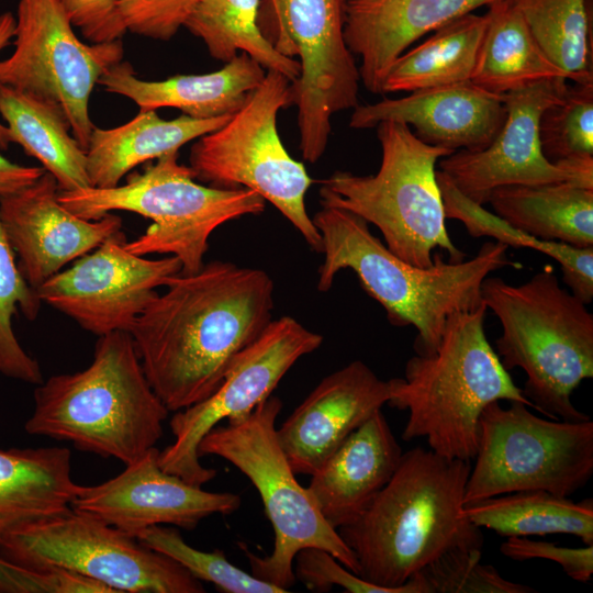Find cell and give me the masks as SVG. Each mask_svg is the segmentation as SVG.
Wrapping results in <instances>:
<instances>
[{"label":"cell","mask_w":593,"mask_h":593,"mask_svg":"<svg viewBox=\"0 0 593 593\" xmlns=\"http://www.w3.org/2000/svg\"><path fill=\"white\" fill-rule=\"evenodd\" d=\"M483 302L450 315L437 349L414 355L404 378L390 379L388 405L409 411L402 439L424 437L430 450L472 460L482 411L494 401H518L535 410L490 345Z\"/></svg>","instance_id":"5"},{"label":"cell","mask_w":593,"mask_h":593,"mask_svg":"<svg viewBox=\"0 0 593 593\" xmlns=\"http://www.w3.org/2000/svg\"><path fill=\"white\" fill-rule=\"evenodd\" d=\"M15 16L11 12L0 14V52L5 48L14 36ZM7 125L0 120V150H7L10 145Z\"/></svg>","instance_id":"45"},{"label":"cell","mask_w":593,"mask_h":593,"mask_svg":"<svg viewBox=\"0 0 593 593\" xmlns=\"http://www.w3.org/2000/svg\"><path fill=\"white\" fill-rule=\"evenodd\" d=\"M293 572L295 580L315 592H327L333 586H339L349 593H398L394 589L365 581L328 551L316 547L298 551L293 560Z\"/></svg>","instance_id":"40"},{"label":"cell","mask_w":593,"mask_h":593,"mask_svg":"<svg viewBox=\"0 0 593 593\" xmlns=\"http://www.w3.org/2000/svg\"><path fill=\"white\" fill-rule=\"evenodd\" d=\"M72 25L89 43L122 40L126 33L116 0H59Z\"/></svg>","instance_id":"42"},{"label":"cell","mask_w":593,"mask_h":593,"mask_svg":"<svg viewBox=\"0 0 593 593\" xmlns=\"http://www.w3.org/2000/svg\"><path fill=\"white\" fill-rule=\"evenodd\" d=\"M514 227L548 242L593 247V188L572 181L504 186L488 200Z\"/></svg>","instance_id":"27"},{"label":"cell","mask_w":593,"mask_h":593,"mask_svg":"<svg viewBox=\"0 0 593 593\" xmlns=\"http://www.w3.org/2000/svg\"><path fill=\"white\" fill-rule=\"evenodd\" d=\"M168 414L131 334L116 331L99 336L86 369L52 376L36 387L24 429L126 466L156 446Z\"/></svg>","instance_id":"4"},{"label":"cell","mask_w":593,"mask_h":593,"mask_svg":"<svg viewBox=\"0 0 593 593\" xmlns=\"http://www.w3.org/2000/svg\"><path fill=\"white\" fill-rule=\"evenodd\" d=\"M158 456L153 447L116 477L96 485L78 484L71 508L135 538L161 524L191 530L211 515L239 508L238 494L205 491L168 473L159 467Z\"/></svg>","instance_id":"18"},{"label":"cell","mask_w":593,"mask_h":593,"mask_svg":"<svg viewBox=\"0 0 593 593\" xmlns=\"http://www.w3.org/2000/svg\"><path fill=\"white\" fill-rule=\"evenodd\" d=\"M485 26V14L468 13L436 29L430 37L392 64L382 93L471 81Z\"/></svg>","instance_id":"31"},{"label":"cell","mask_w":593,"mask_h":593,"mask_svg":"<svg viewBox=\"0 0 593 593\" xmlns=\"http://www.w3.org/2000/svg\"><path fill=\"white\" fill-rule=\"evenodd\" d=\"M200 0H116L126 32L158 41L171 40Z\"/></svg>","instance_id":"39"},{"label":"cell","mask_w":593,"mask_h":593,"mask_svg":"<svg viewBox=\"0 0 593 593\" xmlns=\"http://www.w3.org/2000/svg\"><path fill=\"white\" fill-rule=\"evenodd\" d=\"M61 568L31 569L0 555V593H61Z\"/></svg>","instance_id":"43"},{"label":"cell","mask_w":593,"mask_h":593,"mask_svg":"<svg viewBox=\"0 0 593 593\" xmlns=\"http://www.w3.org/2000/svg\"><path fill=\"white\" fill-rule=\"evenodd\" d=\"M273 281L257 268L213 260L178 275L128 332L144 373L169 412L210 396L235 357L271 321Z\"/></svg>","instance_id":"1"},{"label":"cell","mask_w":593,"mask_h":593,"mask_svg":"<svg viewBox=\"0 0 593 593\" xmlns=\"http://www.w3.org/2000/svg\"><path fill=\"white\" fill-rule=\"evenodd\" d=\"M402 454L378 410L311 474L306 488L325 521L335 529L355 521L390 481Z\"/></svg>","instance_id":"23"},{"label":"cell","mask_w":593,"mask_h":593,"mask_svg":"<svg viewBox=\"0 0 593 593\" xmlns=\"http://www.w3.org/2000/svg\"><path fill=\"white\" fill-rule=\"evenodd\" d=\"M125 242L121 231L47 279L36 289L42 303L97 336L130 332L156 288L181 273V262L172 255L146 259L126 250Z\"/></svg>","instance_id":"16"},{"label":"cell","mask_w":593,"mask_h":593,"mask_svg":"<svg viewBox=\"0 0 593 593\" xmlns=\"http://www.w3.org/2000/svg\"><path fill=\"white\" fill-rule=\"evenodd\" d=\"M481 296L499 318L495 340L506 370H524L523 394L547 418L585 421L572 403L573 391L593 377V315L561 288L547 266L523 284L488 276Z\"/></svg>","instance_id":"6"},{"label":"cell","mask_w":593,"mask_h":593,"mask_svg":"<svg viewBox=\"0 0 593 593\" xmlns=\"http://www.w3.org/2000/svg\"><path fill=\"white\" fill-rule=\"evenodd\" d=\"M77 486L67 448L0 449V546L14 533L70 511Z\"/></svg>","instance_id":"25"},{"label":"cell","mask_w":593,"mask_h":593,"mask_svg":"<svg viewBox=\"0 0 593 593\" xmlns=\"http://www.w3.org/2000/svg\"><path fill=\"white\" fill-rule=\"evenodd\" d=\"M59 0H19L12 54L0 60V85L56 107L86 150L94 127L89 100L100 77L122 61V40L85 43Z\"/></svg>","instance_id":"13"},{"label":"cell","mask_w":593,"mask_h":593,"mask_svg":"<svg viewBox=\"0 0 593 593\" xmlns=\"http://www.w3.org/2000/svg\"><path fill=\"white\" fill-rule=\"evenodd\" d=\"M548 79L504 94L506 116L482 150H458L439 160V168L472 201L488 203L491 192L504 186H537L572 181L593 188V164H552L539 139L542 112L560 100L568 83Z\"/></svg>","instance_id":"17"},{"label":"cell","mask_w":593,"mask_h":593,"mask_svg":"<svg viewBox=\"0 0 593 593\" xmlns=\"http://www.w3.org/2000/svg\"><path fill=\"white\" fill-rule=\"evenodd\" d=\"M500 0H353L345 10L347 47L361 57L363 86L382 93L392 64L430 31Z\"/></svg>","instance_id":"22"},{"label":"cell","mask_w":593,"mask_h":593,"mask_svg":"<svg viewBox=\"0 0 593 593\" xmlns=\"http://www.w3.org/2000/svg\"><path fill=\"white\" fill-rule=\"evenodd\" d=\"M505 557L525 561L548 559L557 562L572 580L586 583L593 574V545L580 548L557 546L552 542L534 540L528 537H507L500 546Z\"/></svg>","instance_id":"41"},{"label":"cell","mask_w":593,"mask_h":593,"mask_svg":"<svg viewBox=\"0 0 593 593\" xmlns=\"http://www.w3.org/2000/svg\"><path fill=\"white\" fill-rule=\"evenodd\" d=\"M260 5L261 0H200L184 27L203 41L214 59L228 63L245 53L293 82L301 74L300 61L280 53L265 36Z\"/></svg>","instance_id":"32"},{"label":"cell","mask_w":593,"mask_h":593,"mask_svg":"<svg viewBox=\"0 0 593 593\" xmlns=\"http://www.w3.org/2000/svg\"><path fill=\"white\" fill-rule=\"evenodd\" d=\"M273 18L268 40L283 55L299 56L292 82L300 149L310 164L325 153L331 119L358 105L359 68L344 37L347 0H265Z\"/></svg>","instance_id":"14"},{"label":"cell","mask_w":593,"mask_h":593,"mask_svg":"<svg viewBox=\"0 0 593 593\" xmlns=\"http://www.w3.org/2000/svg\"><path fill=\"white\" fill-rule=\"evenodd\" d=\"M539 139L552 164L593 163V82L568 85L539 121Z\"/></svg>","instance_id":"36"},{"label":"cell","mask_w":593,"mask_h":593,"mask_svg":"<svg viewBox=\"0 0 593 593\" xmlns=\"http://www.w3.org/2000/svg\"><path fill=\"white\" fill-rule=\"evenodd\" d=\"M136 539L148 548L161 552L180 563L200 581L213 583L225 593H286L272 583L254 577L232 564L220 549L202 551L188 545L178 529L150 526Z\"/></svg>","instance_id":"37"},{"label":"cell","mask_w":593,"mask_h":593,"mask_svg":"<svg viewBox=\"0 0 593 593\" xmlns=\"http://www.w3.org/2000/svg\"><path fill=\"white\" fill-rule=\"evenodd\" d=\"M486 26L471 81L505 94L536 82L569 75L539 46L514 0L489 5Z\"/></svg>","instance_id":"28"},{"label":"cell","mask_w":593,"mask_h":593,"mask_svg":"<svg viewBox=\"0 0 593 593\" xmlns=\"http://www.w3.org/2000/svg\"><path fill=\"white\" fill-rule=\"evenodd\" d=\"M463 512L478 527L502 537L568 534L593 545V500L574 502L545 490H525L466 503Z\"/></svg>","instance_id":"30"},{"label":"cell","mask_w":593,"mask_h":593,"mask_svg":"<svg viewBox=\"0 0 593 593\" xmlns=\"http://www.w3.org/2000/svg\"><path fill=\"white\" fill-rule=\"evenodd\" d=\"M347 1H353V0H347Z\"/></svg>","instance_id":"46"},{"label":"cell","mask_w":593,"mask_h":593,"mask_svg":"<svg viewBox=\"0 0 593 593\" xmlns=\"http://www.w3.org/2000/svg\"><path fill=\"white\" fill-rule=\"evenodd\" d=\"M58 191L56 179L45 171L25 188L0 197L2 228L35 290L122 228V220L112 213L98 220L75 215L58 201Z\"/></svg>","instance_id":"19"},{"label":"cell","mask_w":593,"mask_h":593,"mask_svg":"<svg viewBox=\"0 0 593 593\" xmlns=\"http://www.w3.org/2000/svg\"><path fill=\"white\" fill-rule=\"evenodd\" d=\"M312 220L324 255L317 289L328 291L337 272L353 270L392 325L415 327L414 349L422 356L437 349L450 315L483 303L481 284L491 272L523 267L507 257L506 245L486 242L469 260L446 262L436 253L433 265L421 268L390 251L363 219L348 211L323 206Z\"/></svg>","instance_id":"3"},{"label":"cell","mask_w":593,"mask_h":593,"mask_svg":"<svg viewBox=\"0 0 593 593\" xmlns=\"http://www.w3.org/2000/svg\"><path fill=\"white\" fill-rule=\"evenodd\" d=\"M545 54L579 83L593 82L586 0H514Z\"/></svg>","instance_id":"34"},{"label":"cell","mask_w":593,"mask_h":593,"mask_svg":"<svg viewBox=\"0 0 593 593\" xmlns=\"http://www.w3.org/2000/svg\"><path fill=\"white\" fill-rule=\"evenodd\" d=\"M389 398V380L360 360L326 376L277 429L295 474H313Z\"/></svg>","instance_id":"20"},{"label":"cell","mask_w":593,"mask_h":593,"mask_svg":"<svg viewBox=\"0 0 593 593\" xmlns=\"http://www.w3.org/2000/svg\"><path fill=\"white\" fill-rule=\"evenodd\" d=\"M265 76V68L239 53L220 70L160 81L142 80L128 61H120L100 77L98 85L128 98L141 111L175 108L194 119H212L235 113Z\"/></svg>","instance_id":"24"},{"label":"cell","mask_w":593,"mask_h":593,"mask_svg":"<svg viewBox=\"0 0 593 593\" xmlns=\"http://www.w3.org/2000/svg\"><path fill=\"white\" fill-rule=\"evenodd\" d=\"M436 178L446 219L460 221L472 237L489 236L515 248H529L559 262L562 280L586 305L593 299V247L578 248L560 242L538 239L507 223L462 194L440 170Z\"/></svg>","instance_id":"33"},{"label":"cell","mask_w":593,"mask_h":593,"mask_svg":"<svg viewBox=\"0 0 593 593\" xmlns=\"http://www.w3.org/2000/svg\"><path fill=\"white\" fill-rule=\"evenodd\" d=\"M291 104L292 82L276 70H267L260 85L221 127L197 138L189 167L195 179L211 187H244L257 192L321 253V234L305 208L313 180L304 165L289 155L277 130L279 110Z\"/></svg>","instance_id":"10"},{"label":"cell","mask_w":593,"mask_h":593,"mask_svg":"<svg viewBox=\"0 0 593 593\" xmlns=\"http://www.w3.org/2000/svg\"><path fill=\"white\" fill-rule=\"evenodd\" d=\"M0 118L10 142L37 159L54 176L60 191L91 187L86 150L71 134L68 120L56 107L0 85Z\"/></svg>","instance_id":"29"},{"label":"cell","mask_w":593,"mask_h":593,"mask_svg":"<svg viewBox=\"0 0 593 593\" xmlns=\"http://www.w3.org/2000/svg\"><path fill=\"white\" fill-rule=\"evenodd\" d=\"M504 94L472 81L421 89L399 98L357 105L349 126L372 128L384 121L413 126L424 143L452 152H479L499 134L505 116Z\"/></svg>","instance_id":"21"},{"label":"cell","mask_w":593,"mask_h":593,"mask_svg":"<svg viewBox=\"0 0 593 593\" xmlns=\"http://www.w3.org/2000/svg\"><path fill=\"white\" fill-rule=\"evenodd\" d=\"M471 466L422 447L403 452L370 505L337 529L358 561V575L398 593H418L409 579L438 556L482 550L481 528L463 512Z\"/></svg>","instance_id":"2"},{"label":"cell","mask_w":593,"mask_h":593,"mask_svg":"<svg viewBox=\"0 0 593 593\" xmlns=\"http://www.w3.org/2000/svg\"><path fill=\"white\" fill-rule=\"evenodd\" d=\"M0 555L31 569L61 568L114 593H203L200 580L170 557L72 508L11 535Z\"/></svg>","instance_id":"12"},{"label":"cell","mask_w":593,"mask_h":593,"mask_svg":"<svg viewBox=\"0 0 593 593\" xmlns=\"http://www.w3.org/2000/svg\"><path fill=\"white\" fill-rule=\"evenodd\" d=\"M37 292L23 277L15 253L0 222V373L7 378L38 385L43 379L40 363L20 345L12 317L20 311L34 321L42 306Z\"/></svg>","instance_id":"35"},{"label":"cell","mask_w":593,"mask_h":593,"mask_svg":"<svg viewBox=\"0 0 593 593\" xmlns=\"http://www.w3.org/2000/svg\"><path fill=\"white\" fill-rule=\"evenodd\" d=\"M231 115L161 119L155 110L141 111L111 128L94 126L88 147L87 172L93 188H113L136 166L178 153L187 143L221 127Z\"/></svg>","instance_id":"26"},{"label":"cell","mask_w":593,"mask_h":593,"mask_svg":"<svg viewBox=\"0 0 593 593\" xmlns=\"http://www.w3.org/2000/svg\"><path fill=\"white\" fill-rule=\"evenodd\" d=\"M281 409V400L270 395L246 416L214 426L198 447L200 457L212 455L231 462L261 497L273 527L275 546L266 557L243 547L250 573L289 591L295 582V555L303 548L316 547L358 575L353 550L325 521L307 488L299 483L278 440L276 421Z\"/></svg>","instance_id":"9"},{"label":"cell","mask_w":593,"mask_h":593,"mask_svg":"<svg viewBox=\"0 0 593 593\" xmlns=\"http://www.w3.org/2000/svg\"><path fill=\"white\" fill-rule=\"evenodd\" d=\"M486 405L478 425L465 504L525 490L570 496L593 474V422L547 419L510 401Z\"/></svg>","instance_id":"11"},{"label":"cell","mask_w":593,"mask_h":593,"mask_svg":"<svg viewBox=\"0 0 593 593\" xmlns=\"http://www.w3.org/2000/svg\"><path fill=\"white\" fill-rule=\"evenodd\" d=\"M58 201L75 215L98 220L113 211L150 219L146 232L124 247L132 254H171L181 262L180 275L199 271L209 238L222 224L265 211L266 201L244 188H216L195 182L193 170L168 154L134 174L123 186L58 191Z\"/></svg>","instance_id":"8"},{"label":"cell","mask_w":593,"mask_h":593,"mask_svg":"<svg viewBox=\"0 0 593 593\" xmlns=\"http://www.w3.org/2000/svg\"><path fill=\"white\" fill-rule=\"evenodd\" d=\"M482 550L451 549L416 571L411 580L418 593H532V586L502 577L480 562Z\"/></svg>","instance_id":"38"},{"label":"cell","mask_w":593,"mask_h":593,"mask_svg":"<svg viewBox=\"0 0 593 593\" xmlns=\"http://www.w3.org/2000/svg\"><path fill=\"white\" fill-rule=\"evenodd\" d=\"M43 167L23 166L0 154V197L16 192L38 179Z\"/></svg>","instance_id":"44"},{"label":"cell","mask_w":593,"mask_h":593,"mask_svg":"<svg viewBox=\"0 0 593 593\" xmlns=\"http://www.w3.org/2000/svg\"><path fill=\"white\" fill-rule=\"evenodd\" d=\"M323 337L291 316L271 320L262 333L233 360L220 387L206 399L174 412L169 426L175 440L161 451L159 467L189 483L202 485L216 470L200 462L201 439L220 422L249 414L271 395L283 376L304 355L316 350Z\"/></svg>","instance_id":"15"},{"label":"cell","mask_w":593,"mask_h":593,"mask_svg":"<svg viewBox=\"0 0 593 593\" xmlns=\"http://www.w3.org/2000/svg\"><path fill=\"white\" fill-rule=\"evenodd\" d=\"M382 149L378 172L358 176L335 171L321 181L323 206L348 211L379 228L385 246L399 258L421 268L433 265V250L462 261L466 254L450 239L438 160L455 152L422 142L406 124L384 121L377 126Z\"/></svg>","instance_id":"7"}]
</instances>
